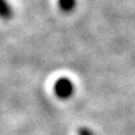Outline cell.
Segmentation results:
<instances>
[{
  "label": "cell",
  "mask_w": 135,
  "mask_h": 135,
  "mask_svg": "<svg viewBox=\"0 0 135 135\" xmlns=\"http://www.w3.org/2000/svg\"><path fill=\"white\" fill-rule=\"evenodd\" d=\"M74 90H75L74 84L68 78H59L58 80L55 81V84H54V93H55V95L59 99H63V100L71 98V95L74 94Z\"/></svg>",
  "instance_id": "obj_1"
},
{
  "label": "cell",
  "mask_w": 135,
  "mask_h": 135,
  "mask_svg": "<svg viewBox=\"0 0 135 135\" xmlns=\"http://www.w3.org/2000/svg\"><path fill=\"white\" fill-rule=\"evenodd\" d=\"M13 18V9L8 0H0V19L10 20Z\"/></svg>",
  "instance_id": "obj_2"
},
{
  "label": "cell",
  "mask_w": 135,
  "mask_h": 135,
  "mask_svg": "<svg viewBox=\"0 0 135 135\" xmlns=\"http://www.w3.org/2000/svg\"><path fill=\"white\" fill-rule=\"evenodd\" d=\"M59 8L63 13H71L76 8V0H58Z\"/></svg>",
  "instance_id": "obj_3"
},
{
  "label": "cell",
  "mask_w": 135,
  "mask_h": 135,
  "mask_svg": "<svg viewBox=\"0 0 135 135\" xmlns=\"http://www.w3.org/2000/svg\"><path fill=\"white\" fill-rule=\"evenodd\" d=\"M79 135H93L91 131L89 130V129H85V128H83L79 130Z\"/></svg>",
  "instance_id": "obj_4"
}]
</instances>
